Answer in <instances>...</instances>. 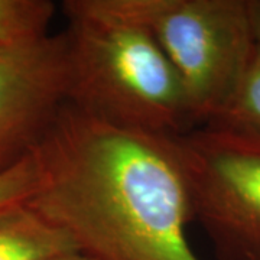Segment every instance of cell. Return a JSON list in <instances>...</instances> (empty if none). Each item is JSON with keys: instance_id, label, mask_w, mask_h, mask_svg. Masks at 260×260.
<instances>
[{"instance_id": "cell-1", "label": "cell", "mask_w": 260, "mask_h": 260, "mask_svg": "<svg viewBox=\"0 0 260 260\" xmlns=\"http://www.w3.org/2000/svg\"><path fill=\"white\" fill-rule=\"evenodd\" d=\"M26 204L93 260H201L178 136L123 129L64 103L32 150Z\"/></svg>"}, {"instance_id": "cell-2", "label": "cell", "mask_w": 260, "mask_h": 260, "mask_svg": "<svg viewBox=\"0 0 260 260\" xmlns=\"http://www.w3.org/2000/svg\"><path fill=\"white\" fill-rule=\"evenodd\" d=\"M62 10L67 104L123 129L168 136L192 129L181 80L148 29L106 0H68Z\"/></svg>"}, {"instance_id": "cell-3", "label": "cell", "mask_w": 260, "mask_h": 260, "mask_svg": "<svg viewBox=\"0 0 260 260\" xmlns=\"http://www.w3.org/2000/svg\"><path fill=\"white\" fill-rule=\"evenodd\" d=\"M106 2L158 42L181 80L191 127L217 119L256 48L247 0Z\"/></svg>"}, {"instance_id": "cell-4", "label": "cell", "mask_w": 260, "mask_h": 260, "mask_svg": "<svg viewBox=\"0 0 260 260\" xmlns=\"http://www.w3.org/2000/svg\"><path fill=\"white\" fill-rule=\"evenodd\" d=\"M192 221L218 260H260V138L218 124L178 136Z\"/></svg>"}, {"instance_id": "cell-5", "label": "cell", "mask_w": 260, "mask_h": 260, "mask_svg": "<svg viewBox=\"0 0 260 260\" xmlns=\"http://www.w3.org/2000/svg\"><path fill=\"white\" fill-rule=\"evenodd\" d=\"M64 35L0 48V174L32 153L65 103Z\"/></svg>"}, {"instance_id": "cell-6", "label": "cell", "mask_w": 260, "mask_h": 260, "mask_svg": "<svg viewBox=\"0 0 260 260\" xmlns=\"http://www.w3.org/2000/svg\"><path fill=\"white\" fill-rule=\"evenodd\" d=\"M73 251L71 237L28 204L0 213V260H52Z\"/></svg>"}, {"instance_id": "cell-7", "label": "cell", "mask_w": 260, "mask_h": 260, "mask_svg": "<svg viewBox=\"0 0 260 260\" xmlns=\"http://www.w3.org/2000/svg\"><path fill=\"white\" fill-rule=\"evenodd\" d=\"M54 16L55 5L48 0H0V48L47 37Z\"/></svg>"}, {"instance_id": "cell-8", "label": "cell", "mask_w": 260, "mask_h": 260, "mask_svg": "<svg viewBox=\"0 0 260 260\" xmlns=\"http://www.w3.org/2000/svg\"><path fill=\"white\" fill-rule=\"evenodd\" d=\"M208 124H218L260 138V45L256 44L250 62L232 100L220 116Z\"/></svg>"}, {"instance_id": "cell-9", "label": "cell", "mask_w": 260, "mask_h": 260, "mask_svg": "<svg viewBox=\"0 0 260 260\" xmlns=\"http://www.w3.org/2000/svg\"><path fill=\"white\" fill-rule=\"evenodd\" d=\"M37 186V165L34 155L0 174V213L26 204Z\"/></svg>"}, {"instance_id": "cell-10", "label": "cell", "mask_w": 260, "mask_h": 260, "mask_svg": "<svg viewBox=\"0 0 260 260\" xmlns=\"http://www.w3.org/2000/svg\"><path fill=\"white\" fill-rule=\"evenodd\" d=\"M247 6H249V15H250L254 39H256V44L260 45V0H247Z\"/></svg>"}, {"instance_id": "cell-11", "label": "cell", "mask_w": 260, "mask_h": 260, "mask_svg": "<svg viewBox=\"0 0 260 260\" xmlns=\"http://www.w3.org/2000/svg\"><path fill=\"white\" fill-rule=\"evenodd\" d=\"M52 260H93L90 259L88 256H85L80 251H73V253H67V254H62V256H58L55 259Z\"/></svg>"}]
</instances>
